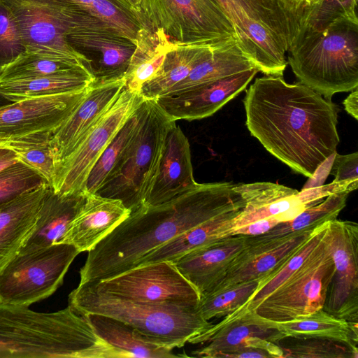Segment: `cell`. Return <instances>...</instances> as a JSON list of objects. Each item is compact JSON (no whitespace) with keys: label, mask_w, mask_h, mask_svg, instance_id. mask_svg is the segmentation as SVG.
<instances>
[{"label":"cell","mask_w":358,"mask_h":358,"mask_svg":"<svg viewBox=\"0 0 358 358\" xmlns=\"http://www.w3.org/2000/svg\"><path fill=\"white\" fill-rule=\"evenodd\" d=\"M322 0H306L307 8L310 6L319 3Z\"/></svg>","instance_id":"cell-51"},{"label":"cell","mask_w":358,"mask_h":358,"mask_svg":"<svg viewBox=\"0 0 358 358\" xmlns=\"http://www.w3.org/2000/svg\"><path fill=\"white\" fill-rule=\"evenodd\" d=\"M89 283L107 294L151 304L196 308L200 300L197 290L169 261L137 266Z\"/></svg>","instance_id":"cell-12"},{"label":"cell","mask_w":358,"mask_h":358,"mask_svg":"<svg viewBox=\"0 0 358 358\" xmlns=\"http://www.w3.org/2000/svg\"><path fill=\"white\" fill-rule=\"evenodd\" d=\"M71 70H83L94 74L92 67L77 61L25 51L3 70L0 82Z\"/></svg>","instance_id":"cell-36"},{"label":"cell","mask_w":358,"mask_h":358,"mask_svg":"<svg viewBox=\"0 0 358 358\" xmlns=\"http://www.w3.org/2000/svg\"><path fill=\"white\" fill-rule=\"evenodd\" d=\"M234 189L245 205L232 220L230 232L246 224L269 217H275L280 222L288 221L306 208L297 189L278 183H238Z\"/></svg>","instance_id":"cell-21"},{"label":"cell","mask_w":358,"mask_h":358,"mask_svg":"<svg viewBox=\"0 0 358 358\" xmlns=\"http://www.w3.org/2000/svg\"><path fill=\"white\" fill-rule=\"evenodd\" d=\"M81 315L88 321L95 333L118 352L120 358L183 357L173 354V349L147 338L122 321L96 313Z\"/></svg>","instance_id":"cell-27"},{"label":"cell","mask_w":358,"mask_h":358,"mask_svg":"<svg viewBox=\"0 0 358 358\" xmlns=\"http://www.w3.org/2000/svg\"><path fill=\"white\" fill-rule=\"evenodd\" d=\"M25 51L26 48L11 12L0 1V74Z\"/></svg>","instance_id":"cell-43"},{"label":"cell","mask_w":358,"mask_h":358,"mask_svg":"<svg viewBox=\"0 0 358 358\" xmlns=\"http://www.w3.org/2000/svg\"><path fill=\"white\" fill-rule=\"evenodd\" d=\"M215 325L189 340L192 344H207L192 352L191 357L223 358L226 354L243 349L256 348L271 357L283 358L281 347L275 343L283 340L275 329L268 327L253 310L242 306L224 317Z\"/></svg>","instance_id":"cell-14"},{"label":"cell","mask_w":358,"mask_h":358,"mask_svg":"<svg viewBox=\"0 0 358 358\" xmlns=\"http://www.w3.org/2000/svg\"><path fill=\"white\" fill-rule=\"evenodd\" d=\"M45 182L37 172L21 162L9 166L0 171V206Z\"/></svg>","instance_id":"cell-41"},{"label":"cell","mask_w":358,"mask_h":358,"mask_svg":"<svg viewBox=\"0 0 358 358\" xmlns=\"http://www.w3.org/2000/svg\"><path fill=\"white\" fill-rule=\"evenodd\" d=\"M130 213L118 199L86 194L83 205L57 243L73 245L80 252H89Z\"/></svg>","instance_id":"cell-20"},{"label":"cell","mask_w":358,"mask_h":358,"mask_svg":"<svg viewBox=\"0 0 358 358\" xmlns=\"http://www.w3.org/2000/svg\"><path fill=\"white\" fill-rule=\"evenodd\" d=\"M344 109L356 120L358 119V89L355 88L343 102Z\"/></svg>","instance_id":"cell-48"},{"label":"cell","mask_w":358,"mask_h":358,"mask_svg":"<svg viewBox=\"0 0 358 358\" xmlns=\"http://www.w3.org/2000/svg\"><path fill=\"white\" fill-rule=\"evenodd\" d=\"M137 108L124 122L91 170L87 180L86 194L96 193L101 188L134 137L139 120Z\"/></svg>","instance_id":"cell-37"},{"label":"cell","mask_w":358,"mask_h":358,"mask_svg":"<svg viewBox=\"0 0 358 358\" xmlns=\"http://www.w3.org/2000/svg\"><path fill=\"white\" fill-rule=\"evenodd\" d=\"M334 273L324 236L303 264L252 310L264 319L285 322L322 309Z\"/></svg>","instance_id":"cell-10"},{"label":"cell","mask_w":358,"mask_h":358,"mask_svg":"<svg viewBox=\"0 0 358 358\" xmlns=\"http://www.w3.org/2000/svg\"><path fill=\"white\" fill-rule=\"evenodd\" d=\"M50 186L45 182L0 206V273L34 231Z\"/></svg>","instance_id":"cell-25"},{"label":"cell","mask_w":358,"mask_h":358,"mask_svg":"<svg viewBox=\"0 0 358 358\" xmlns=\"http://www.w3.org/2000/svg\"><path fill=\"white\" fill-rule=\"evenodd\" d=\"M244 55L264 75L282 76L303 14L285 0H217Z\"/></svg>","instance_id":"cell-5"},{"label":"cell","mask_w":358,"mask_h":358,"mask_svg":"<svg viewBox=\"0 0 358 358\" xmlns=\"http://www.w3.org/2000/svg\"><path fill=\"white\" fill-rule=\"evenodd\" d=\"M93 73L83 70L56 72L34 78L0 82V93L11 102L27 98L76 92L94 80Z\"/></svg>","instance_id":"cell-33"},{"label":"cell","mask_w":358,"mask_h":358,"mask_svg":"<svg viewBox=\"0 0 358 358\" xmlns=\"http://www.w3.org/2000/svg\"><path fill=\"white\" fill-rule=\"evenodd\" d=\"M275 217L258 220L231 231L230 236H257L264 234L279 223Z\"/></svg>","instance_id":"cell-45"},{"label":"cell","mask_w":358,"mask_h":358,"mask_svg":"<svg viewBox=\"0 0 358 358\" xmlns=\"http://www.w3.org/2000/svg\"><path fill=\"white\" fill-rule=\"evenodd\" d=\"M144 99L139 92L124 87L76 148L59 166L51 185L55 193H85L87 180L95 163Z\"/></svg>","instance_id":"cell-11"},{"label":"cell","mask_w":358,"mask_h":358,"mask_svg":"<svg viewBox=\"0 0 358 358\" xmlns=\"http://www.w3.org/2000/svg\"><path fill=\"white\" fill-rule=\"evenodd\" d=\"M30 1L50 16L62 30L69 20L79 14L87 13L107 23L135 45L137 32L142 27L125 0Z\"/></svg>","instance_id":"cell-24"},{"label":"cell","mask_w":358,"mask_h":358,"mask_svg":"<svg viewBox=\"0 0 358 358\" xmlns=\"http://www.w3.org/2000/svg\"><path fill=\"white\" fill-rule=\"evenodd\" d=\"M329 222L315 227L306 239L282 262L266 277L261 279L257 289L243 306L249 310H254L265 297L294 273L321 242L328 227Z\"/></svg>","instance_id":"cell-34"},{"label":"cell","mask_w":358,"mask_h":358,"mask_svg":"<svg viewBox=\"0 0 358 358\" xmlns=\"http://www.w3.org/2000/svg\"><path fill=\"white\" fill-rule=\"evenodd\" d=\"M189 141L176 124L169 130L158 173L144 204L166 202L196 185Z\"/></svg>","instance_id":"cell-22"},{"label":"cell","mask_w":358,"mask_h":358,"mask_svg":"<svg viewBox=\"0 0 358 358\" xmlns=\"http://www.w3.org/2000/svg\"><path fill=\"white\" fill-rule=\"evenodd\" d=\"M9 103H11L10 101L7 99L6 97H4L1 93H0V106L8 104Z\"/></svg>","instance_id":"cell-52"},{"label":"cell","mask_w":358,"mask_h":358,"mask_svg":"<svg viewBox=\"0 0 358 358\" xmlns=\"http://www.w3.org/2000/svg\"><path fill=\"white\" fill-rule=\"evenodd\" d=\"M178 45L160 29L140 28L135 49L123 75L125 87L140 93L142 87L158 72L166 54Z\"/></svg>","instance_id":"cell-30"},{"label":"cell","mask_w":358,"mask_h":358,"mask_svg":"<svg viewBox=\"0 0 358 358\" xmlns=\"http://www.w3.org/2000/svg\"><path fill=\"white\" fill-rule=\"evenodd\" d=\"M296 9L303 12L304 14L305 10L307 9L306 0H288ZM303 18V17H302Z\"/></svg>","instance_id":"cell-49"},{"label":"cell","mask_w":358,"mask_h":358,"mask_svg":"<svg viewBox=\"0 0 358 358\" xmlns=\"http://www.w3.org/2000/svg\"><path fill=\"white\" fill-rule=\"evenodd\" d=\"M259 72L252 69L188 92L155 99L174 121L200 120L213 115L243 91Z\"/></svg>","instance_id":"cell-19"},{"label":"cell","mask_w":358,"mask_h":358,"mask_svg":"<svg viewBox=\"0 0 358 358\" xmlns=\"http://www.w3.org/2000/svg\"><path fill=\"white\" fill-rule=\"evenodd\" d=\"M334 273L323 309L337 317L358 322V224L329 222L324 234Z\"/></svg>","instance_id":"cell-13"},{"label":"cell","mask_w":358,"mask_h":358,"mask_svg":"<svg viewBox=\"0 0 358 358\" xmlns=\"http://www.w3.org/2000/svg\"><path fill=\"white\" fill-rule=\"evenodd\" d=\"M330 173L334 182L358 180V152L339 155L335 152Z\"/></svg>","instance_id":"cell-44"},{"label":"cell","mask_w":358,"mask_h":358,"mask_svg":"<svg viewBox=\"0 0 358 358\" xmlns=\"http://www.w3.org/2000/svg\"><path fill=\"white\" fill-rule=\"evenodd\" d=\"M299 81L331 99L358 87V18L341 17L299 32L287 51Z\"/></svg>","instance_id":"cell-4"},{"label":"cell","mask_w":358,"mask_h":358,"mask_svg":"<svg viewBox=\"0 0 358 358\" xmlns=\"http://www.w3.org/2000/svg\"><path fill=\"white\" fill-rule=\"evenodd\" d=\"M357 0H322L306 10L299 33L320 29L341 17L357 18Z\"/></svg>","instance_id":"cell-42"},{"label":"cell","mask_w":358,"mask_h":358,"mask_svg":"<svg viewBox=\"0 0 358 358\" xmlns=\"http://www.w3.org/2000/svg\"><path fill=\"white\" fill-rule=\"evenodd\" d=\"M287 345H280L283 358H357V347L324 338L296 339Z\"/></svg>","instance_id":"cell-40"},{"label":"cell","mask_w":358,"mask_h":358,"mask_svg":"<svg viewBox=\"0 0 358 358\" xmlns=\"http://www.w3.org/2000/svg\"><path fill=\"white\" fill-rule=\"evenodd\" d=\"M18 162L19 157L12 149L0 143V171Z\"/></svg>","instance_id":"cell-47"},{"label":"cell","mask_w":358,"mask_h":358,"mask_svg":"<svg viewBox=\"0 0 358 358\" xmlns=\"http://www.w3.org/2000/svg\"><path fill=\"white\" fill-rule=\"evenodd\" d=\"M137 16L142 27L160 29L176 43L238 41L231 21L217 0H140Z\"/></svg>","instance_id":"cell-8"},{"label":"cell","mask_w":358,"mask_h":358,"mask_svg":"<svg viewBox=\"0 0 358 358\" xmlns=\"http://www.w3.org/2000/svg\"><path fill=\"white\" fill-rule=\"evenodd\" d=\"M0 1L11 12L26 51L71 59L92 67L90 58L72 48L63 30L34 3L30 0Z\"/></svg>","instance_id":"cell-18"},{"label":"cell","mask_w":358,"mask_h":358,"mask_svg":"<svg viewBox=\"0 0 358 358\" xmlns=\"http://www.w3.org/2000/svg\"><path fill=\"white\" fill-rule=\"evenodd\" d=\"M87 87L76 92L27 98L1 106L0 141L36 132H52L71 115Z\"/></svg>","instance_id":"cell-15"},{"label":"cell","mask_w":358,"mask_h":358,"mask_svg":"<svg viewBox=\"0 0 358 358\" xmlns=\"http://www.w3.org/2000/svg\"><path fill=\"white\" fill-rule=\"evenodd\" d=\"M0 357L120 358L70 306L52 313L0 302Z\"/></svg>","instance_id":"cell-3"},{"label":"cell","mask_w":358,"mask_h":358,"mask_svg":"<svg viewBox=\"0 0 358 358\" xmlns=\"http://www.w3.org/2000/svg\"><path fill=\"white\" fill-rule=\"evenodd\" d=\"M247 237H225L188 252L172 262L201 296L222 278L230 263L245 247Z\"/></svg>","instance_id":"cell-23"},{"label":"cell","mask_w":358,"mask_h":358,"mask_svg":"<svg viewBox=\"0 0 358 358\" xmlns=\"http://www.w3.org/2000/svg\"><path fill=\"white\" fill-rule=\"evenodd\" d=\"M241 210L222 214L180 234L145 255L133 268L162 261L174 262L188 252L229 236L232 220Z\"/></svg>","instance_id":"cell-31"},{"label":"cell","mask_w":358,"mask_h":358,"mask_svg":"<svg viewBox=\"0 0 358 358\" xmlns=\"http://www.w3.org/2000/svg\"><path fill=\"white\" fill-rule=\"evenodd\" d=\"M52 131H41L0 141L12 149L20 162L37 172L52 185L56 174V161L51 145Z\"/></svg>","instance_id":"cell-35"},{"label":"cell","mask_w":358,"mask_h":358,"mask_svg":"<svg viewBox=\"0 0 358 358\" xmlns=\"http://www.w3.org/2000/svg\"><path fill=\"white\" fill-rule=\"evenodd\" d=\"M260 280L215 289L200 296L197 310L206 320L224 317L243 306L254 294Z\"/></svg>","instance_id":"cell-39"},{"label":"cell","mask_w":358,"mask_h":358,"mask_svg":"<svg viewBox=\"0 0 358 358\" xmlns=\"http://www.w3.org/2000/svg\"><path fill=\"white\" fill-rule=\"evenodd\" d=\"M268 358L271 357L267 352L256 348H243L228 354L223 358Z\"/></svg>","instance_id":"cell-46"},{"label":"cell","mask_w":358,"mask_h":358,"mask_svg":"<svg viewBox=\"0 0 358 358\" xmlns=\"http://www.w3.org/2000/svg\"><path fill=\"white\" fill-rule=\"evenodd\" d=\"M136 132L112 173L96 194L121 201L131 212L145 203L154 183L166 137L176 124L154 99L138 108Z\"/></svg>","instance_id":"cell-7"},{"label":"cell","mask_w":358,"mask_h":358,"mask_svg":"<svg viewBox=\"0 0 358 358\" xmlns=\"http://www.w3.org/2000/svg\"><path fill=\"white\" fill-rule=\"evenodd\" d=\"M250 134L296 173L311 178L336 152L338 106L301 82L255 79L243 100Z\"/></svg>","instance_id":"cell-1"},{"label":"cell","mask_w":358,"mask_h":358,"mask_svg":"<svg viewBox=\"0 0 358 358\" xmlns=\"http://www.w3.org/2000/svg\"><path fill=\"white\" fill-rule=\"evenodd\" d=\"M313 229L273 238L261 235L248 236L245 247L230 263L222 278L210 290L250 280H261L303 243Z\"/></svg>","instance_id":"cell-17"},{"label":"cell","mask_w":358,"mask_h":358,"mask_svg":"<svg viewBox=\"0 0 358 358\" xmlns=\"http://www.w3.org/2000/svg\"><path fill=\"white\" fill-rule=\"evenodd\" d=\"M125 86L123 76L95 77L71 115L52 132L57 169L113 103Z\"/></svg>","instance_id":"cell-16"},{"label":"cell","mask_w":358,"mask_h":358,"mask_svg":"<svg viewBox=\"0 0 358 358\" xmlns=\"http://www.w3.org/2000/svg\"><path fill=\"white\" fill-rule=\"evenodd\" d=\"M262 320L268 327L278 330L283 339L324 338L357 346L358 322L337 317L323 308L289 321Z\"/></svg>","instance_id":"cell-29"},{"label":"cell","mask_w":358,"mask_h":358,"mask_svg":"<svg viewBox=\"0 0 358 358\" xmlns=\"http://www.w3.org/2000/svg\"><path fill=\"white\" fill-rule=\"evenodd\" d=\"M68 306L80 315L101 314L122 321L172 349L183 347L212 325L196 308L127 299L100 291L89 282L78 284L69 294Z\"/></svg>","instance_id":"cell-6"},{"label":"cell","mask_w":358,"mask_h":358,"mask_svg":"<svg viewBox=\"0 0 358 358\" xmlns=\"http://www.w3.org/2000/svg\"><path fill=\"white\" fill-rule=\"evenodd\" d=\"M80 253L67 243L18 253L0 273V302L29 307L48 298Z\"/></svg>","instance_id":"cell-9"},{"label":"cell","mask_w":358,"mask_h":358,"mask_svg":"<svg viewBox=\"0 0 358 358\" xmlns=\"http://www.w3.org/2000/svg\"><path fill=\"white\" fill-rule=\"evenodd\" d=\"M252 69L256 68L244 55L238 41H234L215 49L186 78L160 96L184 93Z\"/></svg>","instance_id":"cell-28"},{"label":"cell","mask_w":358,"mask_h":358,"mask_svg":"<svg viewBox=\"0 0 358 358\" xmlns=\"http://www.w3.org/2000/svg\"><path fill=\"white\" fill-rule=\"evenodd\" d=\"M178 44L166 55L156 75L141 88L145 99H157L183 80L192 70L207 59L215 49L227 44Z\"/></svg>","instance_id":"cell-32"},{"label":"cell","mask_w":358,"mask_h":358,"mask_svg":"<svg viewBox=\"0 0 358 358\" xmlns=\"http://www.w3.org/2000/svg\"><path fill=\"white\" fill-rule=\"evenodd\" d=\"M231 182L197 183L161 204H143L90 250L79 284L100 281L131 269L145 255L244 201Z\"/></svg>","instance_id":"cell-2"},{"label":"cell","mask_w":358,"mask_h":358,"mask_svg":"<svg viewBox=\"0 0 358 358\" xmlns=\"http://www.w3.org/2000/svg\"><path fill=\"white\" fill-rule=\"evenodd\" d=\"M348 194V192H339L329 195L320 202L305 208L293 219L279 222L261 236L266 238L278 237L315 228L322 223L336 220L345 207Z\"/></svg>","instance_id":"cell-38"},{"label":"cell","mask_w":358,"mask_h":358,"mask_svg":"<svg viewBox=\"0 0 358 358\" xmlns=\"http://www.w3.org/2000/svg\"><path fill=\"white\" fill-rule=\"evenodd\" d=\"M86 194L60 195L50 186L34 231L21 248L24 253L58 243L83 205Z\"/></svg>","instance_id":"cell-26"},{"label":"cell","mask_w":358,"mask_h":358,"mask_svg":"<svg viewBox=\"0 0 358 358\" xmlns=\"http://www.w3.org/2000/svg\"><path fill=\"white\" fill-rule=\"evenodd\" d=\"M125 1L131 6V8H132L134 13H135V15H136V17L138 18V16H137V6H138L140 0H125Z\"/></svg>","instance_id":"cell-50"}]
</instances>
